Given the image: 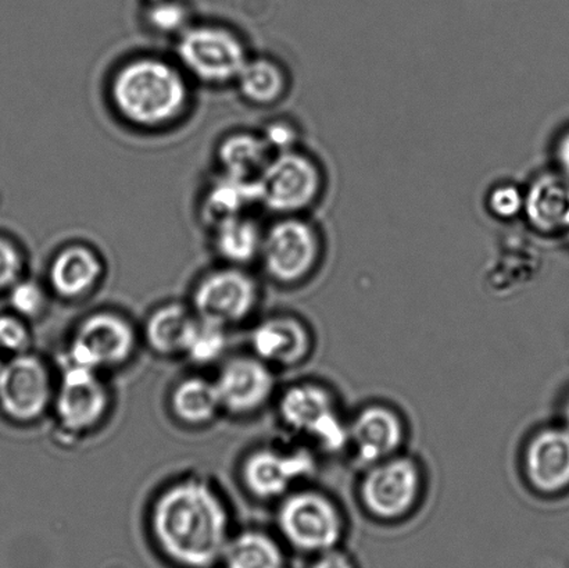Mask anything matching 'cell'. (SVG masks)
<instances>
[{
    "label": "cell",
    "instance_id": "22",
    "mask_svg": "<svg viewBox=\"0 0 569 568\" xmlns=\"http://www.w3.org/2000/svg\"><path fill=\"white\" fill-rule=\"evenodd\" d=\"M252 345L261 360L292 366L309 353L310 337L301 322L281 317L261 322L253 332Z\"/></svg>",
    "mask_w": 569,
    "mask_h": 568
},
{
    "label": "cell",
    "instance_id": "32",
    "mask_svg": "<svg viewBox=\"0 0 569 568\" xmlns=\"http://www.w3.org/2000/svg\"><path fill=\"white\" fill-rule=\"evenodd\" d=\"M28 342H30V333L20 317L0 316V349L21 353L28 347Z\"/></svg>",
    "mask_w": 569,
    "mask_h": 568
},
{
    "label": "cell",
    "instance_id": "35",
    "mask_svg": "<svg viewBox=\"0 0 569 568\" xmlns=\"http://www.w3.org/2000/svg\"><path fill=\"white\" fill-rule=\"evenodd\" d=\"M556 160L562 176L569 180V130L559 139L556 147Z\"/></svg>",
    "mask_w": 569,
    "mask_h": 568
},
{
    "label": "cell",
    "instance_id": "25",
    "mask_svg": "<svg viewBox=\"0 0 569 568\" xmlns=\"http://www.w3.org/2000/svg\"><path fill=\"white\" fill-rule=\"evenodd\" d=\"M171 405L178 419L199 426L214 419L221 408V400L214 382L203 378H188L176 388Z\"/></svg>",
    "mask_w": 569,
    "mask_h": 568
},
{
    "label": "cell",
    "instance_id": "26",
    "mask_svg": "<svg viewBox=\"0 0 569 568\" xmlns=\"http://www.w3.org/2000/svg\"><path fill=\"white\" fill-rule=\"evenodd\" d=\"M227 568H282L280 547L266 534L248 531L228 541L222 555Z\"/></svg>",
    "mask_w": 569,
    "mask_h": 568
},
{
    "label": "cell",
    "instance_id": "15",
    "mask_svg": "<svg viewBox=\"0 0 569 568\" xmlns=\"http://www.w3.org/2000/svg\"><path fill=\"white\" fill-rule=\"evenodd\" d=\"M526 471L539 492L556 494L569 487L568 428H550L532 439L526 454Z\"/></svg>",
    "mask_w": 569,
    "mask_h": 568
},
{
    "label": "cell",
    "instance_id": "18",
    "mask_svg": "<svg viewBox=\"0 0 569 568\" xmlns=\"http://www.w3.org/2000/svg\"><path fill=\"white\" fill-rule=\"evenodd\" d=\"M350 439L357 458L366 465H377L390 458L403 441V426L395 411L371 406L356 417Z\"/></svg>",
    "mask_w": 569,
    "mask_h": 568
},
{
    "label": "cell",
    "instance_id": "5",
    "mask_svg": "<svg viewBox=\"0 0 569 568\" xmlns=\"http://www.w3.org/2000/svg\"><path fill=\"white\" fill-rule=\"evenodd\" d=\"M320 255V241L309 222L283 216L264 228L259 260L272 280L292 283L309 276Z\"/></svg>",
    "mask_w": 569,
    "mask_h": 568
},
{
    "label": "cell",
    "instance_id": "16",
    "mask_svg": "<svg viewBox=\"0 0 569 568\" xmlns=\"http://www.w3.org/2000/svg\"><path fill=\"white\" fill-rule=\"evenodd\" d=\"M312 464L305 454L287 455L261 449L249 456L243 465V482L256 497H280L290 484L311 471Z\"/></svg>",
    "mask_w": 569,
    "mask_h": 568
},
{
    "label": "cell",
    "instance_id": "27",
    "mask_svg": "<svg viewBox=\"0 0 569 568\" xmlns=\"http://www.w3.org/2000/svg\"><path fill=\"white\" fill-rule=\"evenodd\" d=\"M143 22L154 36L176 39L192 24L193 19L191 9L181 0H161L147 6Z\"/></svg>",
    "mask_w": 569,
    "mask_h": 568
},
{
    "label": "cell",
    "instance_id": "2",
    "mask_svg": "<svg viewBox=\"0 0 569 568\" xmlns=\"http://www.w3.org/2000/svg\"><path fill=\"white\" fill-rule=\"evenodd\" d=\"M152 528L170 559L189 568H208L222 559L228 541L224 504L208 482L188 478L156 500Z\"/></svg>",
    "mask_w": 569,
    "mask_h": 568
},
{
    "label": "cell",
    "instance_id": "7",
    "mask_svg": "<svg viewBox=\"0 0 569 568\" xmlns=\"http://www.w3.org/2000/svg\"><path fill=\"white\" fill-rule=\"evenodd\" d=\"M280 528L293 547L309 552H327L342 536V521L331 500L316 492L292 495L278 515Z\"/></svg>",
    "mask_w": 569,
    "mask_h": 568
},
{
    "label": "cell",
    "instance_id": "8",
    "mask_svg": "<svg viewBox=\"0 0 569 568\" xmlns=\"http://www.w3.org/2000/svg\"><path fill=\"white\" fill-rule=\"evenodd\" d=\"M136 333L130 322L113 313L88 317L78 327L69 350V363L98 370L117 366L130 358Z\"/></svg>",
    "mask_w": 569,
    "mask_h": 568
},
{
    "label": "cell",
    "instance_id": "38",
    "mask_svg": "<svg viewBox=\"0 0 569 568\" xmlns=\"http://www.w3.org/2000/svg\"><path fill=\"white\" fill-rule=\"evenodd\" d=\"M4 363H2V360H0V372H2Z\"/></svg>",
    "mask_w": 569,
    "mask_h": 568
},
{
    "label": "cell",
    "instance_id": "37",
    "mask_svg": "<svg viewBox=\"0 0 569 568\" xmlns=\"http://www.w3.org/2000/svg\"><path fill=\"white\" fill-rule=\"evenodd\" d=\"M148 4L161 2V0H147Z\"/></svg>",
    "mask_w": 569,
    "mask_h": 568
},
{
    "label": "cell",
    "instance_id": "28",
    "mask_svg": "<svg viewBox=\"0 0 569 568\" xmlns=\"http://www.w3.org/2000/svg\"><path fill=\"white\" fill-rule=\"evenodd\" d=\"M227 347L224 326L197 319L183 353L194 363L206 365L219 359Z\"/></svg>",
    "mask_w": 569,
    "mask_h": 568
},
{
    "label": "cell",
    "instance_id": "10",
    "mask_svg": "<svg viewBox=\"0 0 569 568\" xmlns=\"http://www.w3.org/2000/svg\"><path fill=\"white\" fill-rule=\"evenodd\" d=\"M50 392L48 369L36 356H16L0 372V410L11 420H37L48 408Z\"/></svg>",
    "mask_w": 569,
    "mask_h": 568
},
{
    "label": "cell",
    "instance_id": "11",
    "mask_svg": "<svg viewBox=\"0 0 569 568\" xmlns=\"http://www.w3.org/2000/svg\"><path fill=\"white\" fill-rule=\"evenodd\" d=\"M281 416L295 430L309 434L331 450L343 447L348 434L338 419L331 397L320 387L288 389L281 399Z\"/></svg>",
    "mask_w": 569,
    "mask_h": 568
},
{
    "label": "cell",
    "instance_id": "1",
    "mask_svg": "<svg viewBox=\"0 0 569 568\" xmlns=\"http://www.w3.org/2000/svg\"><path fill=\"white\" fill-rule=\"evenodd\" d=\"M193 87L174 58L139 53L114 67L108 81V100L126 126L161 132L187 119L194 100Z\"/></svg>",
    "mask_w": 569,
    "mask_h": 568
},
{
    "label": "cell",
    "instance_id": "12",
    "mask_svg": "<svg viewBox=\"0 0 569 568\" xmlns=\"http://www.w3.org/2000/svg\"><path fill=\"white\" fill-rule=\"evenodd\" d=\"M108 400L97 370L71 363L66 367L56 411L67 430L81 432L97 426L108 409Z\"/></svg>",
    "mask_w": 569,
    "mask_h": 568
},
{
    "label": "cell",
    "instance_id": "30",
    "mask_svg": "<svg viewBox=\"0 0 569 568\" xmlns=\"http://www.w3.org/2000/svg\"><path fill=\"white\" fill-rule=\"evenodd\" d=\"M24 270V253L11 239L0 237V291L10 289Z\"/></svg>",
    "mask_w": 569,
    "mask_h": 568
},
{
    "label": "cell",
    "instance_id": "4",
    "mask_svg": "<svg viewBox=\"0 0 569 568\" xmlns=\"http://www.w3.org/2000/svg\"><path fill=\"white\" fill-rule=\"evenodd\" d=\"M320 169L309 156L289 150L272 156L258 178L260 208L278 216H295L320 195Z\"/></svg>",
    "mask_w": 569,
    "mask_h": 568
},
{
    "label": "cell",
    "instance_id": "17",
    "mask_svg": "<svg viewBox=\"0 0 569 568\" xmlns=\"http://www.w3.org/2000/svg\"><path fill=\"white\" fill-rule=\"evenodd\" d=\"M260 208L258 180H243L216 171L198 200L199 220L208 228L231 217L254 215Z\"/></svg>",
    "mask_w": 569,
    "mask_h": 568
},
{
    "label": "cell",
    "instance_id": "20",
    "mask_svg": "<svg viewBox=\"0 0 569 568\" xmlns=\"http://www.w3.org/2000/svg\"><path fill=\"white\" fill-rule=\"evenodd\" d=\"M211 249L226 265L244 267L260 258L264 227L254 215L231 217L206 228Z\"/></svg>",
    "mask_w": 569,
    "mask_h": 568
},
{
    "label": "cell",
    "instance_id": "33",
    "mask_svg": "<svg viewBox=\"0 0 569 568\" xmlns=\"http://www.w3.org/2000/svg\"><path fill=\"white\" fill-rule=\"evenodd\" d=\"M489 208L493 215L510 219L523 210V195L511 186L496 188L490 193Z\"/></svg>",
    "mask_w": 569,
    "mask_h": 568
},
{
    "label": "cell",
    "instance_id": "21",
    "mask_svg": "<svg viewBox=\"0 0 569 568\" xmlns=\"http://www.w3.org/2000/svg\"><path fill=\"white\" fill-rule=\"evenodd\" d=\"M272 156L260 131L239 128L227 132L217 142L216 171L243 180H258Z\"/></svg>",
    "mask_w": 569,
    "mask_h": 568
},
{
    "label": "cell",
    "instance_id": "34",
    "mask_svg": "<svg viewBox=\"0 0 569 568\" xmlns=\"http://www.w3.org/2000/svg\"><path fill=\"white\" fill-rule=\"evenodd\" d=\"M312 568H353L348 558L333 550H327L312 566Z\"/></svg>",
    "mask_w": 569,
    "mask_h": 568
},
{
    "label": "cell",
    "instance_id": "24",
    "mask_svg": "<svg viewBox=\"0 0 569 568\" xmlns=\"http://www.w3.org/2000/svg\"><path fill=\"white\" fill-rule=\"evenodd\" d=\"M194 322L197 319L180 305H169L156 310L147 325L150 348L161 355L183 353Z\"/></svg>",
    "mask_w": 569,
    "mask_h": 568
},
{
    "label": "cell",
    "instance_id": "3",
    "mask_svg": "<svg viewBox=\"0 0 569 568\" xmlns=\"http://www.w3.org/2000/svg\"><path fill=\"white\" fill-rule=\"evenodd\" d=\"M250 54L242 33L219 22L193 21L174 39V59L202 86H233Z\"/></svg>",
    "mask_w": 569,
    "mask_h": 568
},
{
    "label": "cell",
    "instance_id": "6",
    "mask_svg": "<svg viewBox=\"0 0 569 568\" xmlns=\"http://www.w3.org/2000/svg\"><path fill=\"white\" fill-rule=\"evenodd\" d=\"M258 298V282L244 267L226 265L199 281L193 292V306L199 319L227 326L247 319Z\"/></svg>",
    "mask_w": 569,
    "mask_h": 568
},
{
    "label": "cell",
    "instance_id": "13",
    "mask_svg": "<svg viewBox=\"0 0 569 568\" xmlns=\"http://www.w3.org/2000/svg\"><path fill=\"white\" fill-rule=\"evenodd\" d=\"M221 408L233 415L258 410L274 391V378L263 361L238 358L228 361L214 382Z\"/></svg>",
    "mask_w": 569,
    "mask_h": 568
},
{
    "label": "cell",
    "instance_id": "9",
    "mask_svg": "<svg viewBox=\"0 0 569 568\" xmlns=\"http://www.w3.org/2000/svg\"><path fill=\"white\" fill-rule=\"evenodd\" d=\"M420 491V472L409 459L379 461L362 481L361 499L371 515L399 519L415 506Z\"/></svg>",
    "mask_w": 569,
    "mask_h": 568
},
{
    "label": "cell",
    "instance_id": "39",
    "mask_svg": "<svg viewBox=\"0 0 569 568\" xmlns=\"http://www.w3.org/2000/svg\"><path fill=\"white\" fill-rule=\"evenodd\" d=\"M567 236L569 237V232L567 233Z\"/></svg>",
    "mask_w": 569,
    "mask_h": 568
},
{
    "label": "cell",
    "instance_id": "31",
    "mask_svg": "<svg viewBox=\"0 0 569 568\" xmlns=\"http://www.w3.org/2000/svg\"><path fill=\"white\" fill-rule=\"evenodd\" d=\"M260 133L272 155L295 150V145L299 138L298 130H296L292 122L283 119L267 121Z\"/></svg>",
    "mask_w": 569,
    "mask_h": 568
},
{
    "label": "cell",
    "instance_id": "23",
    "mask_svg": "<svg viewBox=\"0 0 569 568\" xmlns=\"http://www.w3.org/2000/svg\"><path fill=\"white\" fill-rule=\"evenodd\" d=\"M233 87L243 102L266 108L283 98L288 89V77L283 67L269 56L250 54Z\"/></svg>",
    "mask_w": 569,
    "mask_h": 568
},
{
    "label": "cell",
    "instance_id": "19",
    "mask_svg": "<svg viewBox=\"0 0 569 568\" xmlns=\"http://www.w3.org/2000/svg\"><path fill=\"white\" fill-rule=\"evenodd\" d=\"M523 211L531 226L545 233L569 232V180L545 175L523 195Z\"/></svg>",
    "mask_w": 569,
    "mask_h": 568
},
{
    "label": "cell",
    "instance_id": "29",
    "mask_svg": "<svg viewBox=\"0 0 569 568\" xmlns=\"http://www.w3.org/2000/svg\"><path fill=\"white\" fill-rule=\"evenodd\" d=\"M9 302L14 313L20 317H37L44 308V291L37 281L22 280L10 288Z\"/></svg>",
    "mask_w": 569,
    "mask_h": 568
},
{
    "label": "cell",
    "instance_id": "14",
    "mask_svg": "<svg viewBox=\"0 0 569 568\" xmlns=\"http://www.w3.org/2000/svg\"><path fill=\"white\" fill-rule=\"evenodd\" d=\"M103 271V259L97 249L86 242H69L50 260L49 286L61 298H81L98 286Z\"/></svg>",
    "mask_w": 569,
    "mask_h": 568
},
{
    "label": "cell",
    "instance_id": "36",
    "mask_svg": "<svg viewBox=\"0 0 569 568\" xmlns=\"http://www.w3.org/2000/svg\"><path fill=\"white\" fill-rule=\"evenodd\" d=\"M566 420H567L568 430H569V400H568V403L566 406Z\"/></svg>",
    "mask_w": 569,
    "mask_h": 568
}]
</instances>
